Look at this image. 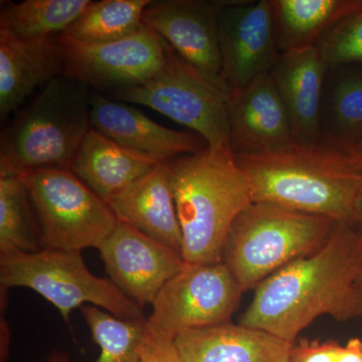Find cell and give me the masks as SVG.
<instances>
[{
	"label": "cell",
	"instance_id": "obj_1",
	"mask_svg": "<svg viewBox=\"0 0 362 362\" xmlns=\"http://www.w3.org/2000/svg\"><path fill=\"white\" fill-rule=\"evenodd\" d=\"M361 271L362 235L349 223H337L320 249L257 286L240 324L294 344L318 317L347 321L361 316Z\"/></svg>",
	"mask_w": 362,
	"mask_h": 362
},
{
	"label": "cell",
	"instance_id": "obj_2",
	"mask_svg": "<svg viewBox=\"0 0 362 362\" xmlns=\"http://www.w3.org/2000/svg\"><path fill=\"white\" fill-rule=\"evenodd\" d=\"M168 164L185 263L223 262L233 221L254 202L246 175L232 152L209 147Z\"/></svg>",
	"mask_w": 362,
	"mask_h": 362
},
{
	"label": "cell",
	"instance_id": "obj_3",
	"mask_svg": "<svg viewBox=\"0 0 362 362\" xmlns=\"http://www.w3.org/2000/svg\"><path fill=\"white\" fill-rule=\"evenodd\" d=\"M235 158L249 181L252 202L351 225L362 175L346 157L296 144L267 156Z\"/></svg>",
	"mask_w": 362,
	"mask_h": 362
},
{
	"label": "cell",
	"instance_id": "obj_4",
	"mask_svg": "<svg viewBox=\"0 0 362 362\" xmlns=\"http://www.w3.org/2000/svg\"><path fill=\"white\" fill-rule=\"evenodd\" d=\"M89 87L52 78L2 132L0 177L45 168L71 169L90 128Z\"/></svg>",
	"mask_w": 362,
	"mask_h": 362
},
{
	"label": "cell",
	"instance_id": "obj_5",
	"mask_svg": "<svg viewBox=\"0 0 362 362\" xmlns=\"http://www.w3.org/2000/svg\"><path fill=\"white\" fill-rule=\"evenodd\" d=\"M337 221L267 202H252L233 221L223 263L245 291L272 274L313 254L329 240Z\"/></svg>",
	"mask_w": 362,
	"mask_h": 362
},
{
	"label": "cell",
	"instance_id": "obj_6",
	"mask_svg": "<svg viewBox=\"0 0 362 362\" xmlns=\"http://www.w3.org/2000/svg\"><path fill=\"white\" fill-rule=\"evenodd\" d=\"M1 291L28 288L58 309L70 324L74 309L93 305L125 320L145 319L141 307L126 296L110 279L88 269L82 252L42 249L0 256Z\"/></svg>",
	"mask_w": 362,
	"mask_h": 362
},
{
	"label": "cell",
	"instance_id": "obj_7",
	"mask_svg": "<svg viewBox=\"0 0 362 362\" xmlns=\"http://www.w3.org/2000/svg\"><path fill=\"white\" fill-rule=\"evenodd\" d=\"M18 177L39 218L44 249H99L118 223L109 204L71 169H32Z\"/></svg>",
	"mask_w": 362,
	"mask_h": 362
},
{
	"label": "cell",
	"instance_id": "obj_8",
	"mask_svg": "<svg viewBox=\"0 0 362 362\" xmlns=\"http://www.w3.org/2000/svg\"><path fill=\"white\" fill-rule=\"evenodd\" d=\"M114 99L153 109L201 136L207 147L230 152L228 97L169 45L166 63L146 82L112 93Z\"/></svg>",
	"mask_w": 362,
	"mask_h": 362
},
{
	"label": "cell",
	"instance_id": "obj_9",
	"mask_svg": "<svg viewBox=\"0 0 362 362\" xmlns=\"http://www.w3.org/2000/svg\"><path fill=\"white\" fill-rule=\"evenodd\" d=\"M243 293L223 262L185 263L152 305L145 321V338L175 341L185 331L228 322Z\"/></svg>",
	"mask_w": 362,
	"mask_h": 362
},
{
	"label": "cell",
	"instance_id": "obj_10",
	"mask_svg": "<svg viewBox=\"0 0 362 362\" xmlns=\"http://www.w3.org/2000/svg\"><path fill=\"white\" fill-rule=\"evenodd\" d=\"M64 62V76L98 90H115L141 85L168 59L169 45L143 25L113 42L87 44L62 35L54 37Z\"/></svg>",
	"mask_w": 362,
	"mask_h": 362
},
{
	"label": "cell",
	"instance_id": "obj_11",
	"mask_svg": "<svg viewBox=\"0 0 362 362\" xmlns=\"http://www.w3.org/2000/svg\"><path fill=\"white\" fill-rule=\"evenodd\" d=\"M225 0L151 1L144 9L142 23L228 99L218 40V14Z\"/></svg>",
	"mask_w": 362,
	"mask_h": 362
},
{
	"label": "cell",
	"instance_id": "obj_12",
	"mask_svg": "<svg viewBox=\"0 0 362 362\" xmlns=\"http://www.w3.org/2000/svg\"><path fill=\"white\" fill-rule=\"evenodd\" d=\"M223 76L230 95L270 73L280 56L272 0H228L218 14Z\"/></svg>",
	"mask_w": 362,
	"mask_h": 362
},
{
	"label": "cell",
	"instance_id": "obj_13",
	"mask_svg": "<svg viewBox=\"0 0 362 362\" xmlns=\"http://www.w3.org/2000/svg\"><path fill=\"white\" fill-rule=\"evenodd\" d=\"M98 250L109 279L141 308L185 265L180 252L121 221Z\"/></svg>",
	"mask_w": 362,
	"mask_h": 362
},
{
	"label": "cell",
	"instance_id": "obj_14",
	"mask_svg": "<svg viewBox=\"0 0 362 362\" xmlns=\"http://www.w3.org/2000/svg\"><path fill=\"white\" fill-rule=\"evenodd\" d=\"M228 144L233 157L267 156L297 144L291 122L270 73L228 100Z\"/></svg>",
	"mask_w": 362,
	"mask_h": 362
},
{
	"label": "cell",
	"instance_id": "obj_15",
	"mask_svg": "<svg viewBox=\"0 0 362 362\" xmlns=\"http://www.w3.org/2000/svg\"><path fill=\"white\" fill-rule=\"evenodd\" d=\"M90 127L125 148L168 162L207 148L194 132L164 127L124 102L90 92Z\"/></svg>",
	"mask_w": 362,
	"mask_h": 362
},
{
	"label": "cell",
	"instance_id": "obj_16",
	"mask_svg": "<svg viewBox=\"0 0 362 362\" xmlns=\"http://www.w3.org/2000/svg\"><path fill=\"white\" fill-rule=\"evenodd\" d=\"M328 66L315 47L280 54L270 71L298 145L318 146L319 120Z\"/></svg>",
	"mask_w": 362,
	"mask_h": 362
},
{
	"label": "cell",
	"instance_id": "obj_17",
	"mask_svg": "<svg viewBox=\"0 0 362 362\" xmlns=\"http://www.w3.org/2000/svg\"><path fill=\"white\" fill-rule=\"evenodd\" d=\"M107 204L117 220L182 255V233L176 213L168 161L159 163Z\"/></svg>",
	"mask_w": 362,
	"mask_h": 362
},
{
	"label": "cell",
	"instance_id": "obj_18",
	"mask_svg": "<svg viewBox=\"0 0 362 362\" xmlns=\"http://www.w3.org/2000/svg\"><path fill=\"white\" fill-rule=\"evenodd\" d=\"M175 342L185 362H282L294 345L230 321L185 331Z\"/></svg>",
	"mask_w": 362,
	"mask_h": 362
},
{
	"label": "cell",
	"instance_id": "obj_19",
	"mask_svg": "<svg viewBox=\"0 0 362 362\" xmlns=\"http://www.w3.org/2000/svg\"><path fill=\"white\" fill-rule=\"evenodd\" d=\"M64 76L56 39L21 40L0 33V119L16 111L40 86Z\"/></svg>",
	"mask_w": 362,
	"mask_h": 362
},
{
	"label": "cell",
	"instance_id": "obj_20",
	"mask_svg": "<svg viewBox=\"0 0 362 362\" xmlns=\"http://www.w3.org/2000/svg\"><path fill=\"white\" fill-rule=\"evenodd\" d=\"M318 146L344 157L354 156L362 149V66L328 68Z\"/></svg>",
	"mask_w": 362,
	"mask_h": 362
},
{
	"label": "cell",
	"instance_id": "obj_21",
	"mask_svg": "<svg viewBox=\"0 0 362 362\" xmlns=\"http://www.w3.org/2000/svg\"><path fill=\"white\" fill-rule=\"evenodd\" d=\"M159 163L162 162L125 148L90 127L78 147L71 170L108 202Z\"/></svg>",
	"mask_w": 362,
	"mask_h": 362
},
{
	"label": "cell",
	"instance_id": "obj_22",
	"mask_svg": "<svg viewBox=\"0 0 362 362\" xmlns=\"http://www.w3.org/2000/svg\"><path fill=\"white\" fill-rule=\"evenodd\" d=\"M280 54L315 47L338 21L362 6V0H272Z\"/></svg>",
	"mask_w": 362,
	"mask_h": 362
},
{
	"label": "cell",
	"instance_id": "obj_23",
	"mask_svg": "<svg viewBox=\"0 0 362 362\" xmlns=\"http://www.w3.org/2000/svg\"><path fill=\"white\" fill-rule=\"evenodd\" d=\"M90 0H25L2 6L0 33L21 40L62 35L89 6Z\"/></svg>",
	"mask_w": 362,
	"mask_h": 362
},
{
	"label": "cell",
	"instance_id": "obj_24",
	"mask_svg": "<svg viewBox=\"0 0 362 362\" xmlns=\"http://www.w3.org/2000/svg\"><path fill=\"white\" fill-rule=\"evenodd\" d=\"M44 249L39 218L18 176L0 177V256Z\"/></svg>",
	"mask_w": 362,
	"mask_h": 362
},
{
	"label": "cell",
	"instance_id": "obj_25",
	"mask_svg": "<svg viewBox=\"0 0 362 362\" xmlns=\"http://www.w3.org/2000/svg\"><path fill=\"white\" fill-rule=\"evenodd\" d=\"M151 0L92 1L63 35L87 44L123 39L143 25L144 9Z\"/></svg>",
	"mask_w": 362,
	"mask_h": 362
},
{
	"label": "cell",
	"instance_id": "obj_26",
	"mask_svg": "<svg viewBox=\"0 0 362 362\" xmlns=\"http://www.w3.org/2000/svg\"><path fill=\"white\" fill-rule=\"evenodd\" d=\"M82 315L100 349L94 362H139L145 341V321L117 318L93 305L81 308ZM49 362H71L64 354L54 352Z\"/></svg>",
	"mask_w": 362,
	"mask_h": 362
},
{
	"label": "cell",
	"instance_id": "obj_27",
	"mask_svg": "<svg viewBox=\"0 0 362 362\" xmlns=\"http://www.w3.org/2000/svg\"><path fill=\"white\" fill-rule=\"evenodd\" d=\"M315 47L328 68L362 66V6L328 28Z\"/></svg>",
	"mask_w": 362,
	"mask_h": 362
},
{
	"label": "cell",
	"instance_id": "obj_28",
	"mask_svg": "<svg viewBox=\"0 0 362 362\" xmlns=\"http://www.w3.org/2000/svg\"><path fill=\"white\" fill-rule=\"evenodd\" d=\"M341 345L335 341H301L293 345L290 362H337Z\"/></svg>",
	"mask_w": 362,
	"mask_h": 362
},
{
	"label": "cell",
	"instance_id": "obj_29",
	"mask_svg": "<svg viewBox=\"0 0 362 362\" xmlns=\"http://www.w3.org/2000/svg\"><path fill=\"white\" fill-rule=\"evenodd\" d=\"M139 362H185L175 341L145 338Z\"/></svg>",
	"mask_w": 362,
	"mask_h": 362
},
{
	"label": "cell",
	"instance_id": "obj_30",
	"mask_svg": "<svg viewBox=\"0 0 362 362\" xmlns=\"http://www.w3.org/2000/svg\"><path fill=\"white\" fill-rule=\"evenodd\" d=\"M337 362H362V340L352 338L341 346Z\"/></svg>",
	"mask_w": 362,
	"mask_h": 362
},
{
	"label": "cell",
	"instance_id": "obj_31",
	"mask_svg": "<svg viewBox=\"0 0 362 362\" xmlns=\"http://www.w3.org/2000/svg\"><path fill=\"white\" fill-rule=\"evenodd\" d=\"M351 226L362 235V187L357 195L356 204H354V214H352Z\"/></svg>",
	"mask_w": 362,
	"mask_h": 362
},
{
	"label": "cell",
	"instance_id": "obj_32",
	"mask_svg": "<svg viewBox=\"0 0 362 362\" xmlns=\"http://www.w3.org/2000/svg\"><path fill=\"white\" fill-rule=\"evenodd\" d=\"M349 165L351 166L354 170L362 175V149L359 150L354 156L346 157Z\"/></svg>",
	"mask_w": 362,
	"mask_h": 362
},
{
	"label": "cell",
	"instance_id": "obj_33",
	"mask_svg": "<svg viewBox=\"0 0 362 362\" xmlns=\"http://www.w3.org/2000/svg\"><path fill=\"white\" fill-rule=\"evenodd\" d=\"M358 288H359V291H361V295H362V271H361V276H359V279H358Z\"/></svg>",
	"mask_w": 362,
	"mask_h": 362
},
{
	"label": "cell",
	"instance_id": "obj_34",
	"mask_svg": "<svg viewBox=\"0 0 362 362\" xmlns=\"http://www.w3.org/2000/svg\"><path fill=\"white\" fill-rule=\"evenodd\" d=\"M282 362H290V356L287 357V358H285Z\"/></svg>",
	"mask_w": 362,
	"mask_h": 362
}]
</instances>
